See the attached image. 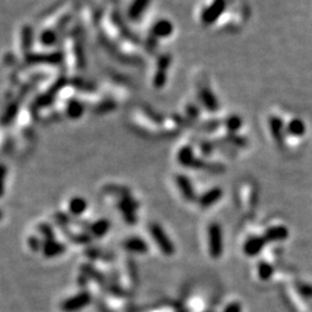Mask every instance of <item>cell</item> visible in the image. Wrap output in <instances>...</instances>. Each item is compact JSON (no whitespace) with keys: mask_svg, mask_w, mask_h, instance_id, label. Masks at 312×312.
Returning <instances> with one entry per match:
<instances>
[{"mask_svg":"<svg viewBox=\"0 0 312 312\" xmlns=\"http://www.w3.org/2000/svg\"><path fill=\"white\" fill-rule=\"evenodd\" d=\"M207 251L212 259L218 260L223 256V229L218 222H211L207 228Z\"/></svg>","mask_w":312,"mask_h":312,"instance_id":"6da1fadb","label":"cell"},{"mask_svg":"<svg viewBox=\"0 0 312 312\" xmlns=\"http://www.w3.org/2000/svg\"><path fill=\"white\" fill-rule=\"evenodd\" d=\"M148 230L152 241L154 242L156 247L160 250V252L164 257H173L176 253V247H175L174 242L171 241L168 232L164 230V228L160 223L153 222V223L149 224Z\"/></svg>","mask_w":312,"mask_h":312,"instance_id":"7a4b0ae2","label":"cell"},{"mask_svg":"<svg viewBox=\"0 0 312 312\" xmlns=\"http://www.w3.org/2000/svg\"><path fill=\"white\" fill-rule=\"evenodd\" d=\"M116 205L127 223H134L140 209V202L131 193L124 192L120 193V196L117 198Z\"/></svg>","mask_w":312,"mask_h":312,"instance_id":"3957f363","label":"cell"},{"mask_svg":"<svg viewBox=\"0 0 312 312\" xmlns=\"http://www.w3.org/2000/svg\"><path fill=\"white\" fill-rule=\"evenodd\" d=\"M93 301V295L87 290H81L76 294L65 298L60 303V311L62 312H80L85 310Z\"/></svg>","mask_w":312,"mask_h":312,"instance_id":"277c9868","label":"cell"},{"mask_svg":"<svg viewBox=\"0 0 312 312\" xmlns=\"http://www.w3.org/2000/svg\"><path fill=\"white\" fill-rule=\"evenodd\" d=\"M117 281H118L119 290L132 291L136 286V272L131 263L127 259H124L120 262V266L117 274Z\"/></svg>","mask_w":312,"mask_h":312,"instance_id":"5b68a950","label":"cell"},{"mask_svg":"<svg viewBox=\"0 0 312 312\" xmlns=\"http://www.w3.org/2000/svg\"><path fill=\"white\" fill-rule=\"evenodd\" d=\"M103 307L107 312H131V304L120 290L107 291L103 296Z\"/></svg>","mask_w":312,"mask_h":312,"instance_id":"8992f818","label":"cell"},{"mask_svg":"<svg viewBox=\"0 0 312 312\" xmlns=\"http://www.w3.org/2000/svg\"><path fill=\"white\" fill-rule=\"evenodd\" d=\"M177 161L179 162V164L183 165V167L194 169H207L205 162L197 158L193 148L187 145L183 146V147L179 149V152L177 153Z\"/></svg>","mask_w":312,"mask_h":312,"instance_id":"52a82bcc","label":"cell"},{"mask_svg":"<svg viewBox=\"0 0 312 312\" xmlns=\"http://www.w3.org/2000/svg\"><path fill=\"white\" fill-rule=\"evenodd\" d=\"M175 181H176L178 191H179L181 198L185 200L186 202H197L198 197H197L196 190L192 185V181L185 175L178 174L175 176Z\"/></svg>","mask_w":312,"mask_h":312,"instance_id":"ba28073f","label":"cell"},{"mask_svg":"<svg viewBox=\"0 0 312 312\" xmlns=\"http://www.w3.org/2000/svg\"><path fill=\"white\" fill-rule=\"evenodd\" d=\"M222 198H223V190L219 186H214L205 191L201 196H199L197 203L201 209H209L216 205Z\"/></svg>","mask_w":312,"mask_h":312,"instance_id":"9c48e42d","label":"cell"},{"mask_svg":"<svg viewBox=\"0 0 312 312\" xmlns=\"http://www.w3.org/2000/svg\"><path fill=\"white\" fill-rule=\"evenodd\" d=\"M123 247L129 253L139 254V256H144V254L148 253L149 250L147 242H146L144 238L138 236L127 237L126 240L123 242Z\"/></svg>","mask_w":312,"mask_h":312,"instance_id":"30bf717a","label":"cell"},{"mask_svg":"<svg viewBox=\"0 0 312 312\" xmlns=\"http://www.w3.org/2000/svg\"><path fill=\"white\" fill-rule=\"evenodd\" d=\"M66 252V245L58 240H50L43 243L42 250L41 253L43 254L44 258L47 259H53V258H58L63 256Z\"/></svg>","mask_w":312,"mask_h":312,"instance_id":"8fae6325","label":"cell"},{"mask_svg":"<svg viewBox=\"0 0 312 312\" xmlns=\"http://www.w3.org/2000/svg\"><path fill=\"white\" fill-rule=\"evenodd\" d=\"M266 240L264 236H251L244 242L243 252L246 257H257L262 253L266 245Z\"/></svg>","mask_w":312,"mask_h":312,"instance_id":"7c38bea8","label":"cell"},{"mask_svg":"<svg viewBox=\"0 0 312 312\" xmlns=\"http://www.w3.org/2000/svg\"><path fill=\"white\" fill-rule=\"evenodd\" d=\"M88 201L84 197L74 196L71 197L67 201V214L72 218H80L87 212Z\"/></svg>","mask_w":312,"mask_h":312,"instance_id":"4fadbf2b","label":"cell"},{"mask_svg":"<svg viewBox=\"0 0 312 312\" xmlns=\"http://www.w3.org/2000/svg\"><path fill=\"white\" fill-rule=\"evenodd\" d=\"M88 230L91 237L103 238L106 237L111 230V222L107 218L97 219L89 225Z\"/></svg>","mask_w":312,"mask_h":312,"instance_id":"5bb4252c","label":"cell"},{"mask_svg":"<svg viewBox=\"0 0 312 312\" xmlns=\"http://www.w3.org/2000/svg\"><path fill=\"white\" fill-rule=\"evenodd\" d=\"M287 237L288 229L285 225H273V227H269L265 231V235H264V238H265L266 242H269V243L285 241Z\"/></svg>","mask_w":312,"mask_h":312,"instance_id":"9a60e30c","label":"cell"},{"mask_svg":"<svg viewBox=\"0 0 312 312\" xmlns=\"http://www.w3.org/2000/svg\"><path fill=\"white\" fill-rule=\"evenodd\" d=\"M224 7L225 0H215L214 4L207 9L205 14L202 15V22H205L206 24H211L212 22H214L215 19L221 14V12H223Z\"/></svg>","mask_w":312,"mask_h":312,"instance_id":"2e32d148","label":"cell"},{"mask_svg":"<svg viewBox=\"0 0 312 312\" xmlns=\"http://www.w3.org/2000/svg\"><path fill=\"white\" fill-rule=\"evenodd\" d=\"M254 194L250 185H243L240 190V201L244 209H251L254 205Z\"/></svg>","mask_w":312,"mask_h":312,"instance_id":"e0dca14e","label":"cell"},{"mask_svg":"<svg viewBox=\"0 0 312 312\" xmlns=\"http://www.w3.org/2000/svg\"><path fill=\"white\" fill-rule=\"evenodd\" d=\"M171 33H173V24L168 20H160L153 27V34L158 38L170 36Z\"/></svg>","mask_w":312,"mask_h":312,"instance_id":"ac0fdd59","label":"cell"},{"mask_svg":"<svg viewBox=\"0 0 312 312\" xmlns=\"http://www.w3.org/2000/svg\"><path fill=\"white\" fill-rule=\"evenodd\" d=\"M269 127L272 132L273 138L276 140V142L281 144L283 141V122L279 117H270L269 119Z\"/></svg>","mask_w":312,"mask_h":312,"instance_id":"d6986e66","label":"cell"},{"mask_svg":"<svg viewBox=\"0 0 312 312\" xmlns=\"http://www.w3.org/2000/svg\"><path fill=\"white\" fill-rule=\"evenodd\" d=\"M287 131L292 136H302L305 134L307 131V126L304 122L300 118H294L289 122L287 126Z\"/></svg>","mask_w":312,"mask_h":312,"instance_id":"ffe728a7","label":"cell"},{"mask_svg":"<svg viewBox=\"0 0 312 312\" xmlns=\"http://www.w3.org/2000/svg\"><path fill=\"white\" fill-rule=\"evenodd\" d=\"M149 5V0H134L133 4L131 5V7L129 9V15L130 18L133 19V20H136V19L141 17L144 14L145 9L147 8V6Z\"/></svg>","mask_w":312,"mask_h":312,"instance_id":"44dd1931","label":"cell"},{"mask_svg":"<svg viewBox=\"0 0 312 312\" xmlns=\"http://www.w3.org/2000/svg\"><path fill=\"white\" fill-rule=\"evenodd\" d=\"M36 234L41 238H42L43 242L55 240L56 238L55 229H53V227L50 223H40L38 224L36 227Z\"/></svg>","mask_w":312,"mask_h":312,"instance_id":"7402d4cb","label":"cell"},{"mask_svg":"<svg viewBox=\"0 0 312 312\" xmlns=\"http://www.w3.org/2000/svg\"><path fill=\"white\" fill-rule=\"evenodd\" d=\"M273 273H274V267L270 265L267 262H260L257 265V275L258 278L263 281H267L272 278Z\"/></svg>","mask_w":312,"mask_h":312,"instance_id":"603a6c76","label":"cell"},{"mask_svg":"<svg viewBox=\"0 0 312 312\" xmlns=\"http://www.w3.org/2000/svg\"><path fill=\"white\" fill-rule=\"evenodd\" d=\"M200 96H201L202 102H205V106L208 108L209 110H216L218 109L219 104L216 98L213 96L211 91L208 89H202L201 93H200Z\"/></svg>","mask_w":312,"mask_h":312,"instance_id":"cb8c5ba5","label":"cell"},{"mask_svg":"<svg viewBox=\"0 0 312 312\" xmlns=\"http://www.w3.org/2000/svg\"><path fill=\"white\" fill-rule=\"evenodd\" d=\"M82 111H84V107L81 106V103H79L78 101L71 102L68 106V116L72 117V118H78L82 114Z\"/></svg>","mask_w":312,"mask_h":312,"instance_id":"d4e9b609","label":"cell"},{"mask_svg":"<svg viewBox=\"0 0 312 312\" xmlns=\"http://www.w3.org/2000/svg\"><path fill=\"white\" fill-rule=\"evenodd\" d=\"M225 125H227L228 130L230 132H236L237 130H240V127L242 126V119L237 116H231L228 118Z\"/></svg>","mask_w":312,"mask_h":312,"instance_id":"484cf974","label":"cell"},{"mask_svg":"<svg viewBox=\"0 0 312 312\" xmlns=\"http://www.w3.org/2000/svg\"><path fill=\"white\" fill-rule=\"evenodd\" d=\"M57 41V35L55 31L52 30H46L44 31V33L42 34V36H41V42H42L43 44H45V45H52L53 43H55Z\"/></svg>","mask_w":312,"mask_h":312,"instance_id":"4316f807","label":"cell"},{"mask_svg":"<svg viewBox=\"0 0 312 312\" xmlns=\"http://www.w3.org/2000/svg\"><path fill=\"white\" fill-rule=\"evenodd\" d=\"M222 312H243V307L238 301H230L224 305Z\"/></svg>","mask_w":312,"mask_h":312,"instance_id":"83f0119b","label":"cell"},{"mask_svg":"<svg viewBox=\"0 0 312 312\" xmlns=\"http://www.w3.org/2000/svg\"><path fill=\"white\" fill-rule=\"evenodd\" d=\"M151 312H184V309H180L175 305H163V307H158L154 309Z\"/></svg>","mask_w":312,"mask_h":312,"instance_id":"f1b7e54d","label":"cell"},{"mask_svg":"<svg viewBox=\"0 0 312 312\" xmlns=\"http://www.w3.org/2000/svg\"><path fill=\"white\" fill-rule=\"evenodd\" d=\"M301 291L303 295L309 296V297H312V287H310V286H302Z\"/></svg>","mask_w":312,"mask_h":312,"instance_id":"f546056e","label":"cell"}]
</instances>
